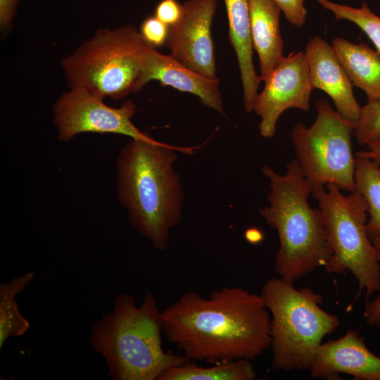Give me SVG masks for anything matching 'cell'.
<instances>
[{
	"instance_id": "obj_23",
	"label": "cell",
	"mask_w": 380,
	"mask_h": 380,
	"mask_svg": "<svg viewBox=\"0 0 380 380\" xmlns=\"http://www.w3.org/2000/svg\"><path fill=\"white\" fill-rule=\"evenodd\" d=\"M140 32L151 46H160L167 42L169 26L155 15L150 16L142 22Z\"/></svg>"
},
{
	"instance_id": "obj_19",
	"label": "cell",
	"mask_w": 380,
	"mask_h": 380,
	"mask_svg": "<svg viewBox=\"0 0 380 380\" xmlns=\"http://www.w3.org/2000/svg\"><path fill=\"white\" fill-rule=\"evenodd\" d=\"M34 278V272L28 271L0 284L1 349L8 338L23 336L31 327L30 323L23 316L20 310L16 296L32 281Z\"/></svg>"
},
{
	"instance_id": "obj_14",
	"label": "cell",
	"mask_w": 380,
	"mask_h": 380,
	"mask_svg": "<svg viewBox=\"0 0 380 380\" xmlns=\"http://www.w3.org/2000/svg\"><path fill=\"white\" fill-rule=\"evenodd\" d=\"M153 80L159 81L163 86H170L181 91L194 94L205 106L224 114L217 78L203 77L170 54L160 53L155 47L151 46L144 56L142 70L136 86V92Z\"/></svg>"
},
{
	"instance_id": "obj_5",
	"label": "cell",
	"mask_w": 380,
	"mask_h": 380,
	"mask_svg": "<svg viewBox=\"0 0 380 380\" xmlns=\"http://www.w3.org/2000/svg\"><path fill=\"white\" fill-rule=\"evenodd\" d=\"M260 295L271 317L272 368L309 370L324 337L339 326L338 317L321 308L320 293L298 289L281 277L268 279Z\"/></svg>"
},
{
	"instance_id": "obj_6",
	"label": "cell",
	"mask_w": 380,
	"mask_h": 380,
	"mask_svg": "<svg viewBox=\"0 0 380 380\" xmlns=\"http://www.w3.org/2000/svg\"><path fill=\"white\" fill-rule=\"evenodd\" d=\"M151 46L132 25L100 28L61 65L70 89L118 100L136 93L144 56Z\"/></svg>"
},
{
	"instance_id": "obj_28",
	"label": "cell",
	"mask_w": 380,
	"mask_h": 380,
	"mask_svg": "<svg viewBox=\"0 0 380 380\" xmlns=\"http://www.w3.org/2000/svg\"><path fill=\"white\" fill-rule=\"evenodd\" d=\"M367 146V150L359 151L355 153L367 157L380 164V142L369 144Z\"/></svg>"
},
{
	"instance_id": "obj_3",
	"label": "cell",
	"mask_w": 380,
	"mask_h": 380,
	"mask_svg": "<svg viewBox=\"0 0 380 380\" xmlns=\"http://www.w3.org/2000/svg\"><path fill=\"white\" fill-rule=\"evenodd\" d=\"M161 310L151 292L138 306L134 296L119 294L113 310L91 327L89 345L105 360L113 380H158L168 368L189 360L163 347Z\"/></svg>"
},
{
	"instance_id": "obj_4",
	"label": "cell",
	"mask_w": 380,
	"mask_h": 380,
	"mask_svg": "<svg viewBox=\"0 0 380 380\" xmlns=\"http://www.w3.org/2000/svg\"><path fill=\"white\" fill-rule=\"evenodd\" d=\"M262 172L269 180V205L260 214L279 237L274 271L293 283L317 267H324L331 258L321 213L308 203L310 184L296 159L287 164L284 175L267 165Z\"/></svg>"
},
{
	"instance_id": "obj_1",
	"label": "cell",
	"mask_w": 380,
	"mask_h": 380,
	"mask_svg": "<svg viewBox=\"0 0 380 380\" xmlns=\"http://www.w3.org/2000/svg\"><path fill=\"white\" fill-rule=\"evenodd\" d=\"M163 334L190 361L253 360L270 348V314L260 294L224 286L184 293L161 310Z\"/></svg>"
},
{
	"instance_id": "obj_15",
	"label": "cell",
	"mask_w": 380,
	"mask_h": 380,
	"mask_svg": "<svg viewBox=\"0 0 380 380\" xmlns=\"http://www.w3.org/2000/svg\"><path fill=\"white\" fill-rule=\"evenodd\" d=\"M229 22V39L235 51L243 90V105L253 111L261 78L253 59L248 0H224Z\"/></svg>"
},
{
	"instance_id": "obj_7",
	"label": "cell",
	"mask_w": 380,
	"mask_h": 380,
	"mask_svg": "<svg viewBox=\"0 0 380 380\" xmlns=\"http://www.w3.org/2000/svg\"><path fill=\"white\" fill-rule=\"evenodd\" d=\"M317 201L332 255L324 266L329 273L350 271L359 291L367 296L380 291V261L367 230L368 206L357 191L345 195L337 186H310Z\"/></svg>"
},
{
	"instance_id": "obj_24",
	"label": "cell",
	"mask_w": 380,
	"mask_h": 380,
	"mask_svg": "<svg viewBox=\"0 0 380 380\" xmlns=\"http://www.w3.org/2000/svg\"><path fill=\"white\" fill-rule=\"evenodd\" d=\"M279 6L286 20L293 25L300 27L305 24L307 11L306 0H274Z\"/></svg>"
},
{
	"instance_id": "obj_29",
	"label": "cell",
	"mask_w": 380,
	"mask_h": 380,
	"mask_svg": "<svg viewBox=\"0 0 380 380\" xmlns=\"http://www.w3.org/2000/svg\"><path fill=\"white\" fill-rule=\"evenodd\" d=\"M262 232L256 228H250L245 232V239L251 243H258L262 241Z\"/></svg>"
},
{
	"instance_id": "obj_10",
	"label": "cell",
	"mask_w": 380,
	"mask_h": 380,
	"mask_svg": "<svg viewBox=\"0 0 380 380\" xmlns=\"http://www.w3.org/2000/svg\"><path fill=\"white\" fill-rule=\"evenodd\" d=\"M264 82V88L258 94L253 110L260 118V135L272 138L277 120L286 110L294 108L308 111L310 108V95L314 88L305 53L292 52L283 56Z\"/></svg>"
},
{
	"instance_id": "obj_27",
	"label": "cell",
	"mask_w": 380,
	"mask_h": 380,
	"mask_svg": "<svg viewBox=\"0 0 380 380\" xmlns=\"http://www.w3.org/2000/svg\"><path fill=\"white\" fill-rule=\"evenodd\" d=\"M18 0H0V25L9 26L15 14Z\"/></svg>"
},
{
	"instance_id": "obj_9",
	"label": "cell",
	"mask_w": 380,
	"mask_h": 380,
	"mask_svg": "<svg viewBox=\"0 0 380 380\" xmlns=\"http://www.w3.org/2000/svg\"><path fill=\"white\" fill-rule=\"evenodd\" d=\"M103 98L84 89H70L56 101L53 108V122L58 139L66 142L81 133L118 134L132 139L158 144L141 132L132 122L136 105L125 101L119 108L103 102Z\"/></svg>"
},
{
	"instance_id": "obj_8",
	"label": "cell",
	"mask_w": 380,
	"mask_h": 380,
	"mask_svg": "<svg viewBox=\"0 0 380 380\" xmlns=\"http://www.w3.org/2000/svg\"><path fill=\"white\" fill-rule=\"evenodd\" d=\"M317 117L311 126L298 123L291 129L296 160L310 186L332 184L355 191V158L351 135L353 122L333 110L323 99L317 100Z\"/></svg>"
},
{
	"instance_id": "obj_17",
	"label": "cell",
	"mask_w": 380,
	"mask_h": 380,
	"mask_svg": "<svg viewBox=\"0 0 380 380\" xmlns=\"http://www.w3.org/2000/svg\"><path fill=\"white\" fill-rule=\"evenodd\" d=\"M332 46L353 85L365 91L367 101L380 100L379 52L339 37L333 39Z\"/></svg>"
},
{
	"instance_id": "obj_12",
	"label": "cell",
	"mask_w": 380,
	"mask_h": 380,
	"mask_svg": "<svg viewBox=\"0 0 380 380\" xmlns=\"http://www.w3.org/2000/svg\"><path fill=\"white\" fill-rule=\"evenodd\" d=\"M310 376L326 380L349 374L355 380H380V357L367 347L356 329H348L335 340L322 343L309 369Z\"/></svg>"
},
{
	"instance_id": "obj_21",
	"label": "cell",
	"mask_w": 380,
	"mask_h": 380,
	"mask_svg": "<svg viewBox=\"0 0 380 380\" xmlns=\"http://www.w3.org/2000/svg\"><path fill=\"white\" fill-rule=\"evenodd\" d=\"M317 1L325 9L333 13L336 20L355 23L367 34L380 53V17L371 11L366 3L355 8L329 0Z\"/></svg>"
},
{
	"instance_id": "obj_2",
	"label": "cell",
	"mask_w": 380,
	"mask_h": 380,
	"mask_svg": "<svg viewBox=\"0 0 380 380\" xmlns=\"http://www.w3.org/2000/svg\"><path fill=\"white\" fill-rule=\"evenodd\" d=\"M200 147L132 139L117 156L118 201L131 225L158 251L167 248L170 232L182 217L184 191L174 167L177 152L191 156Z\"/></svg>"
},
{
	"instance_id": "obj_13",
	"label": "cell",
	"mask_w": 380,
	"mask_h": 380,
	"mask_svg": "<svg viewBox=\"0 0 380 380\" xmlns=\"http://www.w3.org/2000/svg\"><path fill=\"white\" fill-rule=\"evenodd\" d=\"M305 56L313 88L324 91L333 101L336 111L355 122L361 107L353 91V84L334 48L319 37L310 39Z\"/></svg>"
},
{
	"instance_id": "obj_26",
	"label": "cell",
	"mask_w": 380,
	"mask_h": 380,
	"mask_svg": "<svg viewBox=\"0 0 380 380\" xmlns=\"http://www.w3.org/2000/svg\"><path fill=\"white\" fill-rule=\"evenodd\" d=\"M370 239L376 250L378 259L380 261V234H376ZM364 316L365 322L369 326L380 327V296L367 303Z\"/></svg>"
},
{
	"instance_id": "obj_25",
	"label": "cell",
	"mask_w": 380,
	"mask_h": 380,
	"mask_svg": "<svg viewBox=\"0 0 380 380\" xmlns=\"http://www.w3.org/2000/svg\"><path fill=\"white\" fill-rule=\"evenodd\" d=\"M182 12V4L177 0H162L156 6L154 15L170 27L179 21Z\"/></svg>"
},
{
	"instance_id": "obj_16",
	"label": "cell",
	"mask_w": 380,
	"mask_h": 380,
	"mask_svg": "<svg viewBox=\"0 0 380 380\" xmlns=\"http://www.w3.org/2000/svg\"><path fill=\"white\" fill-rule=\"evenodd\" d=\"M248 4L253 46L259 57L260 77L265 81L284 56L281 10L274 0H248Z\"/></svg>"
},
{
	"instance_id": "obj_18",
	"label": "cell",
	"mask_w": 380,
	"mask_h": 380,
	"mask_svg": "<svg viewBox=\"0 0 380 380\" xmlns=\"http://www.w3.org/2000/svg\"><path fill=\"white\" fill-rule=\"evenodd\" d=\"M257 373L251 360L241 359L198 366L188 361L164 371L158 380H254Z\"/></svg>"
},
{
	"instance_id": "obj_22",
	"label": "cell",
	"mask_w": 380,
	"mask_h": 380,
	"mask_svg": "<svg viewBox=\"0 0 380 380\" xmlns=\"http://www.w3.org/2000/svg\"><path fill=\"white\" fill-rule=\"evenodd\" d=\"M353 134L361 145L380 142V100L367 101L361 107L359 118L353 122Z\"/></svg>"
},
{
	"instance_id": "obj_11",
	"label": "cell",
	"mask_w": 380,
	"mask_h": 380,
	"mask_svg": "<svg viewBox=\"0 0 380 380\" xmlns=\"http://www.w3.org/2000/svg\"><path fill=\"white\" fill-rule=\"evenodd\" d=\"M217 0H188L182 4L179 21L169 27L170 55L194 72L215 79L216 65L211 25Z\"/></svg>"
},
{
	"instance_id": "obj_20",
	"label": "cell",
	"mask_w": 380,
	"mask_h": 380,
	"mask_svg": "<svg viewBox=\"0 0 380 380\" xmlns=\"http://www.w3.org/2000/svg\"><path fill=\"white\" fill-rule=\"evenodd\" d=\"M355 190L365 198L368 206L367 230L369 237L380 234V164L355 153Z\"/></svg>"
}]
</instances>
